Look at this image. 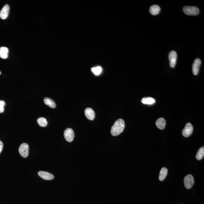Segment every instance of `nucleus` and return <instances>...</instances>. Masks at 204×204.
<instances>
[{
	"mask_svg": "<svg viewBox=\"0 0 204 204\" xmlns=\"http://www.w3.org/2000/svg\"><path fill=\"white\" fill-rule=\"evenodd\" d=\"M125 126L124 121L122 119L116 120L111 129V134L113 136H118L123 132Z\"/></svg>",
	"mask_w": 204,
	"mask_h": 204,
	"instance_id": "nucleus-1",
	"label": "nucleus"
},
{
	"mask_svg": "<svg viewBox=\"0 0 204 204\" xmlns=\"http://www.w3.org/2000/svg\"><path fill=\"white\" fill-rule=\"evenodd\" d=\"M185 14L189 16H196L200 12L199 9L196 7L186 6L183 9Z\"/></svg>",
	"mask_w": 204,
	"mask_h": 204,
	"instance_id": "nucleus-2",
	"label": "nucleus"
},
{
	"mask_svg": "<svg viewBox=\"0 0 204 204\" xmlns=\"http://www.w3.org/2000/svg\"><path fill=\"white\" fill-rule=\"evenodd\" d=\"M184 182L185 187L186 189H190L192 188L194 183L193 176L191 174L187 175L185 176Z\"/></svg>",
	"mask_w": 204,
	"mask_h": 204,
	"instance_id": "nucleus-3",
	"label": "nucleus"
},
{
	"mask_svg": "<svg viewBox=\"0 0 204 204\" xmlns=\"http://www.w3.org/2000/svg\"><path fill=\"white\" fill-rule=\"evenodd\" d=\"M19 152L21 156L24 158L28 156L29 154V146L27 143L22 144L19 148Z\"/></svg>",
	"mask_w": 204,
	"mask_h": 204,
	"instance_id": "nucleus-4",
	"label": "nucleus"
},
{
	"mask_svg": "<svg viewBox=\"0 0 204 204\" xmlns=\"http://www.w3.org/2000/svg\"><path fill=\"white\" fill-rule=\"evenodd\" d=\"M193 131V127L190 122L186 124L182 131V135L185 137H188L191 136Z\"/></svg>",
	"mask_w": 204,
	"mask_h": 204,
	"instance_id": "nucleus-5",
	"label": "nucleus"
},
{
	"mask_svg": "<svg viewBox=\"0 0 204 204\" xmlns=\"http://www.w3.org/2000/svg\"><path fill=\"white\" fill-rule=\"evenodd\" d=\"M65 139L68 142H72L74 138L75 134L73 130L71 128H67L64 132Z\"/></svg>",
	"mask_w": 204,
	"mask_h": 204,
	"instance_id": "nucleus-6",
	"label": "nucleus"
},
{
	"mask_svg": "<svg viewBox=\"0 0 204 204\" xmlns=\"http://www.w3.org/2000/svg\"><path fill=\"white\" fill-rule=\"evenodd\" d=\"M177 57V53L176 51H171L169 53V58L170 61V66L172 68H174L176 66Z\"/></svg>",
	"mask_w": 204,
	"mask_h": 204,
	"instance_id": "nucleus-7",
	"label": "nucleus"
},
{
	"mask_svg": "<svg viewBox=\"0 0 204 204\" xmlns=\"http://www.w3.org/2000/svg\"><path fill=\"white\" fill-rule=\"evenodd\" d=\"M201 61L199 58H196L194 60L192 64V73L195 75H197L199 71L200 67L201 65Z\"/></svg>",
	"mask_w": 204,
	"mask_h": 204,
	"instance_id": "nucleus-8",
	"label": "nucleus"
},
{
	"mask_svg": "<svg viewBox=\"0 0 204 204\" xmlns=\"http://www.w3.org/2000/svg\"><path fill=\"white\" fill-rule=\"evenodd\" d=\"M9 10V6L7 4L5 5L0 12V17L3 20L6 19L8 16Z\"/></svg>",
	"mask_w": 204,
	"mask_h": 204,
	"instance_id": "nucleus-9",
	"label": "nucleus"
},
{
	"mask_svg": "<svg viewBox=\"0 0 204 204\" xmlns=\"http://www.w3.org/2000/svg\"><path fill=\"white\" fill-rule=\"evenodd\" d=\"M38 174L40 177L46 180H51L54 178V176L52 174L45 171H40Z\"/></svg>",
	"mask_w": 204,
	"mask_h": 204,
	"instance_id": "nucleus-10",
	"label": "nucleus"
},
{
	"mask_svg": "<svg viewBox=\"0 0 204 204\" xmlns=\"http://www.w3.org/2000/svg\"><path fill=\"white\" fill-rule=\"evenodd\" d=\"M85 115L88 120H93L94 119L95 114L93 110L91 108H87L85 110Z\"/></svg>",
	"mask_w": 204,
	"mask_h": 204,
	"instance_id": "nucleus-11",
	"label": "nucleus"
},
{
	"mask_svg": "<svg viewBox=\"0 0 204 204\" xmlns=\"http://www.w3.org/2000/svg\"><path fill=\"white\" fill-rule=\"evenodd\" d=\"M156 127L160 130H163L165 128L166 125V121L163 118H160L156 120Z\"/></svg>",
	"mask_w": 204,
	"mask_h": 204,
	"instance_id": "nucleus-12",
	"label": "nucleus"
},
{
	"mask_svg": "<svg viewBox=\"0 0 204 204\" xmlns=\"http://www.w3.org/2000/svg\"><path fill=\"white\" fill-rule=\"evenodd\" d=\"M160 7L158 5H154L150 7L149 12L153 15H156L159 13L160 12Z\"/></svg>",
	"mask_w": 204,
	"mask_h": 204,
	"instance_id": "nucleus-13",
	"label": "nucleus"
},
{
	"mask_svg": "<svg viewBox=\"0 0 204 204\" xmlns=\"http://www.w3.org/2000/svg\"><path fill=\"white\" fill-rule=\"evenodd\" d=\"M8 49L7 47H2L0 48V57L6 59L8 57Z\"/></svg>",
	"mask_w": 204,
	"mask_h": 204,
	"instance_id": "nucleus-14",
	"label": "nucleus"
},
{
	"mask_svg": "<svg viewBox=\"0 0 204 204\" xmlns=\"http://www.w3.org/2000/svg\"><path fill=\"white\" fill-rule=\"evenodd\" d=\"M141 101L143 104L152 105L156 102V100L152 97H145L142 99Z\"/></svg>",
	"mask_w": 204,
	"mask_h": 204,
	"instance_id": "nucleus-15",
	"label": "nucleus"
},
{
	"mask_svg": "<svg viewBox=\"0 0 204 204\" xmlns=\"http://www.w3.org/2000/svg\"><path fill=\"white\" fill-rule=\"evenodd\" d=\"M44 101L45 104L48 106L49 107L52 108H55L56 104L55 102V101L53 100L48 98H46L44 100Z\"/></svg>",
	"mask_w": 204,
	"mask_h": 204,
	"instance_id": "nucleus-16",
	"label": "nucleus"
},
{
	"mask_svg": "<svg viewBox=\"0 0 204 204\" xmlns=\"http://www.w3.org/2000/svg\"><path fill=\"white\" fill-rule=\"evenodd\" d=\"M168 170L166 167H163L160 171L159 179L160 181H162L165 180L167 176Z\"/></svg>",
	"mask_w": 204,
	"mask_h": 204,
	"instance_id": "nucleus-17",
	"label": "nucleus"
},
{
	"mask_svg": "<svg viewBox=\"0 0 204 204\" xmlns=\"http://www.w3.org/2000/svg\"><path fill=\"white\" fill-rule=\"evenodd\" d=\"M204 156V147L199 149L196 155V158L198 160H200L203 158Z\"/></svg>",
	"mask_w": 204,
	"mask_h": 204,
	"instance_id": "nucleus-18",
	"label": "nucleus"
},
{
	"mask_svg": "<svg viewBox=\"0 0 204 204\" xmlns=\"http://www.w3.org/2000/svg\"><path fill=\"white\" fill-rule=\"evenodd\" d=\"M37 122L40 126L42 127H46L48 124L47 120L46 119L43 117H41L39 118L37 120Z\"/></svg>",
	"mask_w": 204,
	"mask_h": 204,
	"instance_id": "nucleus-19",
	"label": "nucleus"
},
{
	"mask_svg": "<svg viewBox=\"0 0 204 204\" xmlns=\"http://www.w3.org/2000/svg\"><path fill=\"white\" fill-rule=\"evenodd\" d=\"M92 72L96 75H98L101 74L102 71V68L100 66L94 67L92 69Z\"/></svg>",
	"mask_w": 204,
	"mask_h": 204,
	"instance_id": "nucleus-20",
	"label": "nucleus"
},
{
	"mask_svg": "<svg viewBox=\"0 0 204 204\" xmlns=\"http://www.w3.org/2000/svg\"><path fill=\"white\" fill-rule=\"evenodd\" d=\"M5 105L6 102L4 101L0 100V113H2L4 112Z\"/></svg>",
	"mask_w": 204,
	"mask_h": 204,
	"instance_id": "nucleus-21",
	"label": "nucleus"
},
{
	"mask_svg": "<svg viewBox=\"0 0 204 204\" xmlns=\"http://www.w3.org/2000/svg\"><path fill=\"white\" fill-rule=\"evenodd\" d=\"M3 148V143L1 141H0V154L2 152Z\"/></svg>",
	"mask_w": 204,
	"mask_h": 204,
	"instance_id": "nucleus-22",
	"label": "nucleus"
},
{
	"mask_svg": "<svg viewBox=\"0 0 204 204\" xmlns=\"http://www.w3.org/2000/svg\"><path fill=\"white\" fill-rule=\"evenodd\" d=\"M1 74V72H0V74Z\"/></svg>",
	"mask_w": 204,
	"mask_h": 204,
	"instance_id": "nucleus-23",
	"label": "nucleus"
}]
</instances>
